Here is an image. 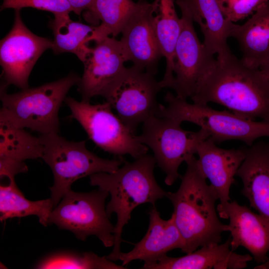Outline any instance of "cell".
<instances>
[{"instance_id":"6da1fadb","label":"cell","mask_w":269,"mask_h":269,"mask_svg":"<svg viewBox=\"0 0 269 269\" xmlns=\"http://www.w3.org/2000/svg\"><path fill=\"white\" fill-rule=\"evenodd\" d=\"M193 103L224 106L243 118L269 122V82L232 52L217 56L200 79Z\"/></svg>"},{"instance_id":"7a4b0ae2","label":"cell","mask_w":269,"mask_h":269,"mask_svg":"<svg viewBox=\"0 0 269 269\" xmlns=\"http://www.w3.org/2000/svg\"><path fill=\"white\" fill-rule=\"evenodd\" d=\"M186 170L178 189L167 192L173 207L175 223L183 238L181 251L193 252L205 245L219 244L225 224L215 207L217 195L201 171L195 156L186 162Z\"/></svg>"},{"instance_id":"3957f363","label":"cell","mask_w":269,"mask_h":269,"mask_svg":"<svg viewBox=\"0 0 269 269\" xmlns=\"http://www.w3.org/2000/svg\"><path fill=\"white\" fill-rule=\"evenodd\" d=\"M156 163L154 156L146 153L133 162L125 160L123 166L114 172L90 176L91 185L98 186L111 196L106 207L108 217L113 213L117 217L113 249L107 256L111 261L119 260L123 228L131 219L134 209L144 203L154 206L157 200L166 197L167 192L161 188L154 177Z\"/></svg>"},{"instance_id":"277c9868","label":"cell","mask_w":269,"mask_h":269,"mask_svg":"<svg viewBox=\"0 0 269 269\" xmlns=\"http://www.w3.org/2000/svg\"><path fill=\"white\" fill-rule=\"evenodd\" d=\"M80 78L72 73L57 81L13 94H8L3 84L0 89V122L28 128L40 134L58 133L60 108L70 88L78 85Z\"/></svg>"},{"instance_id":"5b68a950","label":"cell","mask_w":269,"mask_h":269,"mask_svg":"<svg viewBox=\"0 0 269 269\" xmlns=\"http://www.w3.org/2000/svg\"><path fill=\"white\" fill-rule=\"evenodd\" d=\"M164 100L167 105L159 104L156 116L194 124L216 144L238 140L250 146L258 138L269 137V122L249 120L231 111L213 109L208 104L189 103L169 92Z\"/></svg>"},{"instance_id":"8992f818","label":"cell","mask_w":269,"mask_h":269,"mask_svg":"<svg viewBox=\"0 0 269 269\" xmlns=\"http://www.w3.org/2000/svg\"><path fill=\"white\" fill-rule=\"evenodd\" d=\"M39 137L43 146L41 158L53 175V184L49 189L54 208L77 180L97 173L114 172L124 162L123 157L108 159L97 156L87 148L85 141H69L58 133Z\"/></svg>"},{"instance_id":"52a82bcc","label":"cell","mask_w":269,"mask_h":269,"mask_svg":"<svg viewBox=\"0 0 269 269\" xmlns=\"http://www.w3.org/2000/svg\"><path fill=\"white\" fill-rule=\"evenodd\" d=\"M181 124L173 119L152 116L142 124L141 133L136 135L140 143L152 151L156 164L166 174L164 182L168 186L180 176V164L193 157L198 145L209 137L203 129L188 131L181 127Z\"/></svg>"},{"instance_id":"ba28073f","label":"cell","mask_w":269,"mask_h":269,"mask_svg":"<svg viewBox=\"0 0 269 269\" xmlns=\"http://www.w3.org/2000/svg\"><path fill=\"white\" fill-rule=\"evenodd\" d=\"M108 192L99 189L89 192L68 191L50 213L48 224L72 232L85 241L96 236L106 247H113L115 226L107 214Z\"/></svg>"},{"instance_id":"9c48e42d","label":"cell","mask_w":269,"mask_h":269,"mask_svg":"<svg viewBox=\"0 0 269 269\" xmlns=\"http://www.w3.org/2000/svg\"><path fill=\"white\" fill-rule=\"evenodd\" d=\"M64 102L76 120L98 147L119 157L130 155L135 159L147 153L148 148L140 143L107 102L92 105L66 97Z\"/></svg>"},{"instance_id":"30bf717a","label":"cell","mask_w":269,"mask_h":269,"mask_svg":"<svg viewBox=\"0 0 269 269\" xmlns=\"http://www.w3.org/2000/svg\"><path fill=\"white\" fill-rule=\"evenodd\" d=\"M161 89L154 75L133 65L125 68L103 97L134 134L139 125L156 116L159 107L156 95Z\"/></svg>"},{"instance_id":"8fae6325","label":"cell","mask_w":269,"mask_h":269,"mask_svg":"<svg viewBox=\"0 0 269 269\" xmlns=\"http://www.w3.org/2000/svg\"><path fill=\"white\" fill-rule=\"evenodd\" d=\"M53 41L35 35L24 24L19 10H15L13 25L0 40V63L5 83L24 89L37 60Z\"/></svg>"},{"instance_id":"7c38bea8","label":"cell","mask_w":269,"mask_h":269,"mask_svg":"<svg viewBox=\"0 0 269 269\" xmlns=\"http://www.w3.org/2000/svg\"><path fill=\"white\" fill-rule=\"evenodd\" d=\"M181 30L174 53L173 80L171 89L176 96L187 99L194 94L197 84L216 59L201 43L193 26V20L183 6Z\"/></svg>"},{"instance_id":"4fadbf2b","label":"cell","mask_w":269,"mask_h":269,"mask_svg":"<svg viewBox=\"0 0 269 269\" xmlns=\"http://www.w3.org/2000/svg\"><path fill=\"white\" fill-rule=\"evenodd\" d=\"M126 62L120 40L107 37L96 42L83 62L84 73L78 84L82 101L104 94L125 69Z\"/></svg>"},{"instance_id":"5bb4252c","label":"cell","mask_w":269,"mask_h":269,"mask_svg":"<svg viewBox=\"0 0 269 269\" xmlns=\"http://www.w3.org/2000/svg\"><path fill=\"white\" fill-rule=\"evenodd\" d=\"M137 2L135 10L121 32L120 42L126 61L155 75L163 55L152 27V3L145 0Z\"/></svg>"},{"instance_id":"9a60e30c","label":"cell","mask_w":269,"mask_h":269,"mask_svg":"<svg viewBox=\"0 0 269 269\" xmlns=\"http://www.w3.org/2000/svg\"><path fill=\"white\" fill-rule=\"evenodd\" d=\"M217 211L220 218L229 219L224 230L230 233L231 251L241 246L244 247L259 264L269 259V220L236 201H230Z\"/></svg>"},{"instance_id":"2e32d148","label":"cell","mask_w":269,"mask_h":269,"mask_svg":"<svg viewBox=\"0 0 269 269\" xmlns=\"http://www.w3.org/2000/svg\"><path fill=\"white\" fill-rule=\"evenodd\" d=\"M196 154L199 167L220 201L217 209L222 208L231 201L230 188L245 158L244 149L222 148L208 138L198 145Z\"/></svg>"},{"instance_id":"e0dca14e","label":"cell","mask_w":269,"mask_h":269,"mask_svg":"<svg viewBox=\"0 0 269 269\" xmlns=\"http://www.w3.org/2000/svg\"><path fill=\"white\" fill-rule=\"evenodd\" d=\"M149 223L143 238L128 253H121L119 260L125 266L131 262L144 261L143 266L151 264L175 249L183 248L184 243L175 223L174 216L166 220L161 218L156 207L153 206L148 212Z\"/></svg>"},{"instance_id":"ac0fdd59","label":"cell","mask_w":269,"mask_h":269,"mask_svg":"<svg viewBox=\"0 0 269 269\" xmlns=\"http://www.w3.org/2000/svg\"><path fill=\"white\" fill-rule=\"evenodd\" d=\"M244 149L245 158L236 173L243 182L241 193L269 220V140Z\"/></svg>"},{"instance_id":"d6986e66","label":"cell","mask_w":269,"mask_h":269,"mask_svg":"<svg viewBox=\"0 0 269 269\" xmlns=\"http://www.w3.org/2000/svg\"><path fill=\"white\" fill-rule=\"evenodd\" d=\"M229 237L223 244L201 247L186 255L173 258L165 255L143 269H241L247 267L253 257L239 255L230 248Z\"/></svg>"},{"instance_id":"ffe728a7","label":"cell","mask_w":269,"mask_h":269,"mask_svg":"<svg viewBox=\"0 0 269 269\" xmlns=\"http://www.w3.org/2000/svg\"><path fill=\"white\" fill-rule=\"evenodd\" d=\"M176 3L185 7L199 24L209 53L221 56L231 52L227 39L234 22L225 18L217 0H176Z\"/></svg>"},{"instance_id":"44dd1931","label":"cell","mask_w":269,"mask_h":269,"mask_svg":"<svg viewBox=\"0 0 269 269\" xmlns=\"http://www.w3.org/2000/svg\"><path fill=\"white\" fill-rule=\"evenodd\" d=\"M230 37L238 41L248 66L259 69L269 60V1L263 5L243 25L233 23Z\"/></svg>"},{"instance_id":"7402d4cb","label":"cell","mask_w":269,"mask_h":269,"mask_svg":"<svg viewBox=\"0 0 269 269\" xmlns=\"http://www.w3.org/2000/svg\"><path fill=\"white\" fill-rule=\"evenodd\" d=\"M152 27L160 50L166 60V69L161 87L169 88L173 80L174 53L181 30V19L173 0H155L152 3Z\"/></svg>"},{"instance_id":"603a6c76","label":"cell","mask_w":269,"mask_h":269,"mask_svg":"<svg viewBox=\"0 0 269 269\" xmlns=\"http://www.w3.org/2000/svg\"><path fill=\"white\" fill-rule=\"evenodd\" d=\"M137 6L132 0H93L83 15L85 20L96 26L95 42L121 33Z\"/></svg>"},{"instance_id":"cb8c5ba5","label":"cell","mask_w":269,"mask_h":269,"mask_svg":"<svg viewBox=\"0 0 269 269\" xmlns=\"http://www.w3.org/2000/svg\"><path fill=\"white\" fill-rule=\"evenodd\" d=\"M49 26L54 36V53L71 52L83 62L90 50L89 42H95L96 26L73 21L69 14L54 15Z\"/></svg>"},{"instance_id":"d4e9b609","label":"cell","mask_w":269,"mask_h":269,"mask_svg":"<svg viewBox=\"0 0 269 269\" xmlns=\"http://www.w3.org/2000/svg\"><path fill=\"white\" fill-rule=\"evenodd\" d=\"M7 179L8 184L0 186V221L35 215L38 217L41 224L47 226L49 215L54 208L51 199L29 200L17 186L14 178Z\"/></svg>"},{"instance_id":"484cf974","label":"cell","mask_w":269,"mask_h":269,"mask_svg":"<svg viewBox=\"0 0 269 269\" xmlns=\"http://www.w3.org/2000/svg\"><path fill=\"white\" fill-rule=\"evenodd\" d=\"M0 158L24 161L41 158L43 146L39 137L24 129L0 122Z\"/></svg>"},{"instance_id":"4316f807","label":"cell","mask_w":269,"mask_h":269,"mask_svg":"<svg viewBox=\"0 0 269 269\" xmlns=\"http://www.w3.org/2000/svg\"><path fill=\"white\" fill-rule=\"evenodd\" d=\"M36 269H125L109 260L107 256L100 257L92 252L82 253L60 252L53 253L41 260Z\"/></svg>"},{"instance_id":"83f0119b","label":"cell","mask_w":269,"mask_h":269,"mask_svg":"<svg viewBox=\"0 0 269 269\" xmlns=\"http://www.w3.org/2000/svg\"><path fill=\"white\" fill-rule=\"evenodd\" d=\"M24 7L49 11L54 15L69 14L73 11L67 0H3L0 10L12 8L20 10Z\"/></svg>"},{"instance_id":"f1b7e54d","label":"cell","mask_w":269,"mask_h":269,"mask_svg":"<svg viewBox=\"0 0 269 269\" xmlns=\"http://www.w3.org/2000/svg\"><path fill=\"white\" fill-rule=\"evenodd\" d=\"M226 18L234 22L254 14L269 0H217Z\"/></svg>"},{"instance_id":"f546056e","label":"cell","mask_w":269,"mask_h":269,"mask_svg":"<svg viewBox=\"0 0 269 269\" xmlns=\"http://www.w3.org/2000/svg\"><path fill=\"white\" fill-rule=\"evenodd\" d=\"M28 167L24 161L11 159L0 158V178H14L20 173L26 172Z\"/></svg>"},{"instance_id":"4dcf8cb0","label":"cell","mask_w":269,"mask_h":269,"mask_svg":"<svg viewBox=\"0 0 269 269\" xmlns=\"http://www.w3.org/2000/svg\"><path fill=\"white\" fill-rule=\"evenodd\" d=\"M73 12L80 15L89 8L93 0H67Z\"/></svg>"},{"instance_id":"1f68e13d","label":"cell","mask_w":269,"mask_h":269,"mask_svg":"<svg viewBox=\"0 0 269 269\" xmlns=\"http://www.w3.org/2000/svg\"><path fill=\"white\" fill-rule=\"evenodd\" d=\"M259 69L269 82V60L262 64Z\"/></svg>"},{"instance_id":"d6a6232c","label":"cell","mask_w":269,"mask_h":269,"mask_svg":"<svg viewBox=\"0 0 269 269\" xmlns=\"http://www.w3.org/2000/svg\"><path fill=\"white\" fill-rule=\"evenodd\" d=\"M255 269H269V259L265 263L256 266Z\"/></svg>"}]
</instances>
